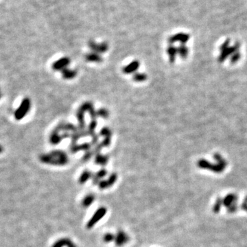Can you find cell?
Returning <instances> with one entry per match:
<instances>
[{
    "label": "cell",
    "instance_id": "6da1fadb",
    "mask_svg": "<svg viewBox=\"0 0 247 247\" xmlns=\"http://www.w3.org/2000/svg\"><path fill=\"white\" fill-rule=\"evenodd\" d=\"M40 160L43 163L54 166H65L69 161L67 154L63 150H53L48 154H42Z\"/></svg>",
    "mask_w": 247,
    "mask_h": 247
},
{
    "label": "cell",
    "instance_id": "7a4b0ae2",
    "mask_svg": "<svg viewBox=\"0 0 247 247\" xmlns=\"http://www.w3.org/2000/svg\"><path fill=\"white\" fill-rule=\"evenodd\" d=\"M89 47L93 52L98 54H102L106 52L109 49V46L107 43H98L93 41L89 42Z\"/></svg>",
    "mask_w": 247,
    "mask_h": 247
},
{
    "label": "cell",
    "instance_id": "3957f363",
    "mask_svg": "<svg viewBox=\"0 0 247 247\" xmlns=\"http://www.w3.org/2000/svg\"><path fill=\"white\" fill-rule=\"evenodd\" d=\"M30 101L28 98H25L22 103V105L18 109L17 113H16V117L17 119H22L25 116V115L29 111L30 108Z\"/></svg>",
    "mask_w": 247,
    "mask_h": 247
},
{
    "label": "cell",
    "instance_id": "277c9868",
    "mask_svg": "<svg viewBox=\"0 0 247 247\" xmlns=\"http://www.w3.org/2000/svg\"><path fill=\"white\" fill-rule=\"evenodd\" d=\"M70 63V59L68 57H63L55 61L52 64V69L54 71H62L67 68Z\"/></svg>",
    "mask_w": 247,
    "mask_h": 247
},
{
    "label": "cell",
    "instance_id": "5b68a950",
    "mask_svg": "<svg viewBox=\"0 0 247 247\" xmlns=\"http://www.w3.org/2000/svg\"><path fill=\"white\" fill-rule=\"evenodd\" d=\"M105 213H106V208L101 207L100 209H98V210L96 211V213H94L93 217L91 218L90 221L89 222V223L87 224V227L91 228L92 227H93L96 223H97L99 220H100V219H102V218H103V216L105 215Z\"/></svg>",
    "mask_w": 247,
    "mask_h": 247
},
{
    "label": "cell",
    "instance_id": "8992f818",
    "mask_svg": "<svg viewBox=\"0 0 247 247\" xmlns=\"http://www.w3.org/2000/svg\"><path fill=\"white\" fill-rule=\"evenodd\" d=\"M84 113L85 110H83L80 107L76 111V118L78 122V130H85V121H84Z\"/></svg>",
    "mask_w": 247,
    "mask_h": 247
},
{
    "label": "cell",
    "instance_id": "52a82bcc",
    "mask_svg": "<svg viewBox=\"0 0 247 247\" xmlns=\"http://www.w3.org/2000/svg\"><path fill=\"white\" fill-rule=\"evenodd\" d=\"M140 62L138 60H133L132 61L131 63H129L128 65H126L123 69H122V71L126 74H133V73H135V72H137L139 67H140Z\"/></svg>",
    "mask_w": 247,
    "mask_h": 247
},
{
    "label": "cell",
    "instance_id": "ba28073f",
    "mask_svg": "<svg viewBox=\"0 0 247 247\" xmlns=\"http://www.w3.org/2000/svg\"><path fill=\"white\" fill-rule=\"evenodd\" d=\"M189 40V35L184 33H179V34H175L171 37L169 39V43H174L175 42H181V43L185 44Z\"/></svg>",
    "mask_w": 247,
    "mask_h": 247
},
{
    "label": "cell",
    "instance_id": "9c48e42d",
    "mask_svg": "<svg viewBox=\"0 0 247 247\" xmlns=\"http://www.w3.org/2000/svg\"><path fill=\"white\" fill-rule=\"evenodd\" d=\"M91 143H83L82 144H76L74 146H70V150L73 153L75 152L81 151V150H84V151H88V150H91Z\"/></svg>",
    "mask_w": 247,
    "mask_h": 247
},
{
    "label": "cell",
    "instance_id": "30bf717a",
    "mask_svg": "<svg viewBox=\"0 0 247 247\" xmlns=\"http://www.w3.org/2000/svg\"><path fill=\"white\" fill-rule=\"evenodd\" d=\"M59 133L60 131L56 128L54 129L52 132H51L50 137H49V141H50L51 144L57 145L63 140L62 135H60Z\"/></svg>",
    "mask_w": 247,
    "mask_h": 247
},
{
    "label": "cell",
    "instance_id": "8fae6325",
    "mask_svg": "<svg viewBox=\"0 0 247 247\" xmlns=\"http://www.w3.org/2000/svg\"><path fill=\"white\" fill-rule=\"evenodd\" d=\"M117 180V175L115 173H113L110 175V177L108 178L107 180L102 181L100 183V187L102 189H105V188L109 187L111 186L112 185L114 184V183Z\"/></svg>",
    "mask_w": 247,
    "mask_h": 247
},
{
    "label": "cell",
    "instance_id": "7c38bea8",
    "mask_svg": "<svg viewBox=\"0 0 247 247\" xmlns=\"http://www.w3.org/2000/svg\"><path fill=\"white\" fill-rule=\"evenodd\" d=\"M85 60L88 62L91 63H101L102 62V57L100 55V54L96 53V52H90L84 56Z\"/></svg>",
    "mask_w": 247,
    "mask_h": 247
},
{
    "label": "cell",
    "instance_id": "4fadbf2b",
    "mask_svg": "<svg viewBox=\"0 0 247 247\" xmlns=\"http://www.w3.org/2000/svg\"><path fill=\"white\" fill-rule=\"evenodd\" d=\"M115 240L117 245L122 246L124 245V244H126L128 242V237L124 232L119 231L117 233V236L115 237Z\"/></svg>",
    "mask_w": 247,
    "mask_h": 247
},
{
    "label": "cell",
    "instance_id": "5bb4252c",
    "mask_svg": "<svg viewBox=\"0 0 247 247\" xmlns=\"http://www.w3.org/2000/svg\"><path fill=\"white\" fill-rule=\"evenodd\" d=\"M63 78L66 80H71L74 78L77 75V72L74 69H71L69 68H65L61 71Z\"/></svg>",
    "mask_w": 247,
    "mask_h": 247
},
{
    "label": "cell",
    "instance_id": "9a60e30c",
    "mask_svg": "<svg viewBox=\"0 0 247 247\" xmlns=\"http://www.w3.org/2000/svg\"><path fill=\"white\" fill-rule=\"evenodd\" d=\"M109 161V157L107 155L102 154L101 153H98L96 154L95 162L96 163L100 166H106V164Z\"/></svg>",
    "mask_w": 247,
    "mask_h": 247
},
{
    "label": "cell",
    "instance_id": "2e32d148",
    "mask_svg": "<svg viewBox=\"0 0 247 247\" xmlns=\"http://www.w3.org/2000/svg\"><path fill=\"white\" fill-rule=\"evenodd\" d=\"M77 131H78V128L74 125V124H71V123H65V122H63V131H71L72 133H74V132H76Z\"/></svg>",
    "mask_w": 247,
    "mask_h": 247
},
{
    "label": "cell",
    "instance_id": "e0dca14e",
    "mask_svg": "<svg viewBox=\"0 0 247 247\" xmlns=\"http://www.w3.org/2000/svg\"><path fill=\"white\" fill-rule=\"evenodd\" d=\"M97 121L96 119H91V121L89 124L87 131L89 133V136H93L95 134V130L97 126Z\"/></svg>",
    "mask_w": 247,
    "mask_h": 247
},
{
    "label": "cell",
    "instance_id": "ac0fdd59",
    "mask_svg": "<svg viewBox=\"0 0 247 247\" xmlns=\"http://www.w3.org/2000/svg\"><path fill=\"white\" fill-rule=\"evenodd\" d=\"M133 79L134 81L137 82H142L145 81L147 79V76L143 73H135V74L133 75Z\"/></svg>",
    "mask_w": 247,
    "mask_h": 247
},
{
    "label": "cell",
    "instance_id": "d6986e66",
    "mask_svg": "<svg viewBox=\"0 0 247 247\" xmlns=\"http://www.w3.org/2000/svg\"><path fill=\"white\" fill-rule=\"evenodd\" d=\"M91 172L90 171L87 170H84L83 172L81 174V176H80V179H79L80 183H85L87 181L91 178Z\"/></svg>",
    "mask_w": 247,
    "mask_h": 247
},
{
    "label": "cell",
    "instance_id": "ffe728a7",
    "mask_svg": "<svg viewBox=\"0 0 247 247\" xmlns=\"http://www.w3.org/2000/svg\"><path fill=\"white\" fill-rule=\"evenodd\" d=\"M106 175H107V170H106L105 169H102V170H100V171L98 172L95 175H94V178H93L94 182L95 183L98 182V181L100 180V178L104 177Z\"/></svg>",
    "mask_w": 247,
    "mask_h": 247
},
{
    "label": "cell",
    "instance_id": "44dd1931",
    "mask_svg": "<svg viewBox=\"0 0 247 247\" xmlns=\"http://www.w3.org/2000/svg\"><path fill=\"white\" fill-rule=\"evenodd\" d=\"M97 115L98 117H100L102 118L106 119L109 116V111L107 109L102 108V109H100L98 110H97Z\"/></svg>",
    "mask_w": 247,
    "mask_h": 247
},
{
    "label": "cell",
    "instance_id": "7402d4cb",
    "mask_svg": "<svg viewBox=\"0 0 247 247\" xmlns=\"http://www.w3.org/2000/svg\"><path fill=\"white\" fill-rule=\"evenodd\" d=\"M100 135L104 137H111V131H110L109 127H104L101 129L100 132Z\"/></svg>",
    "mask_w": 247,
    "mask_h": 247
},
{
    "label": "cell",
    "instance_id": "603a6c76",
    "mask_svg": "<svg viewBox=\"0 0 247 247\" xmlns=\"http://www.w3.org/2000/svg\"><path fill=\"white\" fill-rule=\"evenodd\" d=\"M93 201H94V196H91V195L87 196L85 198H84V199L83 201V205L84 207H87V206L91 205Z\"/></svg>",
    "mask_w": 247,
    "mask_h": 247
},
{
    "label": "cell",
    "instance_id": "cb8c5ba5",
    "mask_svg": "<svg viewBox=\"0 0 247 247\" xmlns=\"http://www.w3.org/2000/svg\"><path fill=\"white\" fill-rule=\"evenodd\" d=\"M94 154H93V150H88V151H87L85 152V154H84V156L82 157V160H83L84 161H88L91 159V157L93 156Z\"/></svg>",
    "mask_w": 247,
    "mask_h": 247
},
{
    "label": "cell",
    "instance_id": "d4e9b609",
    "mask_svg": "<svg viewBox=\"0 0 247 247\" xmlns=\"http://www.w3.org/2000/svg\"><path fill=\"white\" fill-rule=\"evenodd\" d=\"M110 142H111V137H107L104 138V140L101 143H102L103 147H108L110 146Z\"/></svg>",
    "mask_w": 247,
    "mask_h": 247
},
{
    "label": "cell",
    "instance_id": "484cf974",
    "mask_svg": "<svg viewBox=\"0 0 247 247\" xmlns=\"http://www.w3.org/2000/svg\"><path fill=\"white\" fill-rule=\"evenodd\" d=\"M115 238L114 236L111 234H106L104 237V240L106 242H110L112 240H113V239Z\"/></svg>",
    "mask_w": 247,
    "mask_h": 247
},
{
    "label": "cell",
    "instance_id": "4316f807",
    "mask_svg": "<svg viewBox=\"0 0 247 247\" xmlns=\"http://www.w3.org/2000/svg\"><path fill=\"white\" fill-rule=\"evenodd\" d=\"M91 145H96L98 143V135L97 134H94L93 136H91Z\"/></svg>",
    "mask_w": 247,
    "mask_h": 247
},
{
    "label": "cell",
    "instance_id": "83f0119b",
    "mask_svg": "<svg viewBox=\"0 0 247 247\" xmlns=\"http://www.w3.org/2000/svg\"><path fill=\"white\" fill-rule=\"evenodd\" d=\"M244 209H245L246 210H247V198L246 199L245 203H244Z\"/></svg>",
    "mask_w": 247,
    "mask_h": 247
},
{
    "label": "cell",
    "instance_id": "f1b7e54d",
    "mask_svg": "<svg viewBox=\"0 0 247 247\" xmlns=\"http://www.w3.org/2000/svg\"><path fill=\"white\" fill-rule=\"evenodd\" d=\"M1 148H0V152H1Z\"/></svg>",
    "mask_w": 247,
    "mask_h": 247
}]
</instances>
